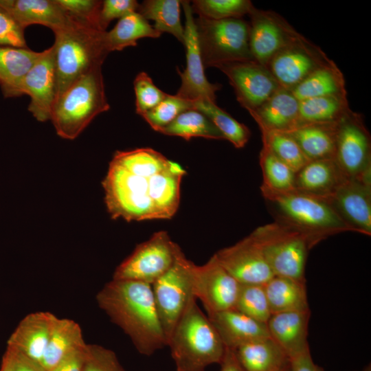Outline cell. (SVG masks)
I'll use <instances>...</instances> for the list:
<instances>
[{"instance_id": "1", "label": "cell", "mask_w": 371, "mask_h": 371, "mask_svg": "<svg viewBox=\"0 0 371 371\" xmlns=\"http://www.w3.org/2000/svg\"><path fill=\"white\" fill-rule=\"evenodd\" d=\"M186 170L150 148L117 151L102 182L113 218L168 219L180 203Z\"/></svg>"}, {"instance_id": "2", "label": "cell", "mask_w": 371, "mask_h": 371, "mask_svg": "<svg viewBox=\"0 0 371 371\" xmlns=\"http://www.w3.org/2000/svg\"><path fill=\"white\" fill-rule=\"evenodd\" d=\"M96 300L139 353L150 356L167 346L151 284L113 279L98 293Z\"/></svg>"}, {"instance_id": "3", "label": "cell", "mask_w": 371, "mask_h": 371, "mask_svg": "<svg viewBox=\"0 0 371 371\" xmlns=\"http://www.w3.org/2000/svg\"><path fill=\"white\" fill-rule=\"evenodd\" d=\"M260 191L274 221L305 236L311 248L328 236L352 232L326 199L296 189L278 191L263 185Z\"/></svg>"}, {"instance_id": "4", "label": "cell", "mask_w": 371, "mask_h": 371, "mask_svg": "<svg viewBox=\"0 0 371 371\" xmlns=\"http://www.w3.org/2000/svg\"><path fill=\"white\" fill-rule=\"evenodd\" d=\"M177 371H205L221 362L225 352L219 335L193 297L168 341Z\"/></svg>"}, {"instance_id": "5", "label": "cell", "mask_w": 371, "mask_h": 371, "mask_svg": "<svg viewBox=\"0 0 371 371\" xmlns=\"http://www.w3.org/2000/svg\"><path fill=\"white\" fill-rule=\"evenodd\" d=\"M53 32L58 97L80 77L102 66L109 52L105 43L106 31L72 19Z\"/></svg>"}, {"instance_id": "6", "label": "cell", "mask_w": 371, "mask_h": 371, "mask_svg": "<svg viewBox=\"0 0 371 371\" xmlns=\"http://www.w3.org/2000/svg\"><path fill=\"white\" fill-rule=\"evenodd\" d=\"M109 109L102 66H98L74 81L57 97L50 120L58 135L74 139L97 115Z\"/></svg>"}, {"instance_id": "7", "label": "cell", "mask_w": 371, "mask_h": 371, "mask_svg": "<svg viewBox=\"0 0 371 371\" xmlns=\"http://www.w3.org/2000/svg\"><path fill=\"white\" fill-rule=\"evenodd\" d=\"M204 67L254 60L249 49V23L242 18L214 20L194 18Z\"/></svg>"}, {"instance_id": "8", "label": "cell", "mask_w": 371, "mask_h": 371, "mask_svg": "<svg viewBox=\"0 0 371 371\" xmlns=\"http://www.w3.org/2000/svg\"><path fill=\"white\" fill-rule=\"evenodd\" d=\"M275 276L305 280L308 251L306 237L276 222L255 229L250 234Z\"/></svg>"}, {"instance_id": "9", "label": "cell", "mask_w": 371, "mask_h": 371, "mask_svg": "<svg viewBox=\"0 0 371 371\" xmlns=\"http://www.w3.org/2000/svg\"><path fill=\"white\" fill-rule=\"evenodd\" d=\"M194 265L181 250L171 267L151 284L167 345L177 322L191 299L194 297L192 292Z\"/></svg>"}, {"instance_id": "10", "label": "cell", "mask_w": 371, "mask_h": 371, "mask_svg": "<svg viewBox=\"0 0 371 371\" xmlns=\"http://www.w3.org/2000/svg\"><path fill=\"white\" fill-rule=\"evenodd\" d=\"M181 251L166 232H157L135 247L116 268L113 279L152 284L171 267Z\"/></svg>"}, {"instance_id": "11", "label": "cell", "mask_w": 371, "mask_h": 371, "mask_svg": "<svg viewBox=\"0 0 371 371\" xmlns=\"http://www.w3.org/2000/svg\"><path fill=\"white\" fill-rule=\"evenodd\" d=\"M335 160L348 177L371 181L370 135L352 110L338 122Z\"/></svg>"}, {"instance_id": "12", "label": "cell", "mask_w": 371, "mask_h": 371, "mask_svg": "<svg viewBox=\"0 0 371 371\" xmlns=\"http://www.w3.org/2000/svg\"><path fill=\"white\" fill-rule=\"evenodd\" d=\"M216 68L226 75L237 101L249 113L258 109L281 87L269 69L254 60L226 63Z\"/></svg>"}, {"instance_id": "13", "label": "cell", "mask_w": 371, "mask_h": 371, "mask_svg": "<svg viewBox=\"0 0 371 371\" xmlns=\"http://www.w3.org/2000/svg\"><path fill=\"white\" fill-rule=\"evenodd\" d=\"M250 16L249 44L254 60L267 67L282 49L299 40V34L282 16L254 6Z\"/></svg>"}, {"instance_id": "14", "label": "cell", "mask_w": 371, "mask_h": 371, "mask_svg": "<svg viewBox=\"0 0 371 371\" xmlns=\"http://www.w3.org/2000/svg\"><path fill=\"white\" fill-rule=\"evenodd\" d=\"M239 287L240 284L214 255L203 265L194 264L192 292L202 302L207 316L234 309Z\"/></svg>"}, {"instance_id": "15", "label": "cell", "mask_w": 371, "mask_h": 371, "mask_svg": "<svg viewBox=\"0 0 371 371\" xmlns=\"http://www.w3.org/2000/svg\"><path fill=\"white\" fill-rule=\"evenodd\" d=\"M181 6L186 19L183 45L186 66L183 71L177 69L181 85L175 95L190 101L206 100L216 102V92L221 85L210 82L205 77L190 1H181Z\"/></svg>"}, {"instance_id": "16", "label": "cell", "mask_w": 371, "mask_h": 371, "mask_svg": "<svg viewBox=\"0 0 371 371\" xmlns=\"http://www.w3.org/2000/svg\"><path fill=\"white\" fill-rule=\"evenodd\" d=\"M333 60L304 36L276 54L267 67L281 87L291 90Z\"/></svg>"}, {"instance_id": "17", "label": "cell", "mask_w": 371, "mask_h": 371, "mask_svg": "<svg viewBox=\"0 0 371 371\" xmlns=\"http://www.w3.org/2000/svg\"><path fill=\"white\" fill-rule=\"evenodd\" d=\"M19 95L30 98L28 111L39 122L50 120L57 98V78L52 46L41 52L39 58L23 79Z\"/></svg>"}, {"instance_id": "18", "label": "cell", "mask_w": 371, "mask_h": 371, "mask_svg": "<svg viewBox=\"0 0 371 371\" xmlns=\"http://www.w3.org/2000/svg\"><path fill=\"white\" fill-rule=\"evenodd\" d=\"M214 256L240 284H265L275 276L250 235Z\"/></svg>"}, {"instance_id": "19", "label": "cell", "mask_w": 371, "mask_h": 371, "mask_svg": "<svg viewBox=\"0 0 371 371\" xmlns=\"http://www.w3.org/2000/svg\"><path fill=\"white\" fill-rule=\"evenodd\" d=\"M327 200L352 232L371 235V181L348 178Z\"/></svg>"}, {"instance_id": "20", "label": "cell", "mask_w": 371, "mask_h": 371, "mask_svg": "<svg viewBox=\"0 0 371 371\" xmlns=\"http://www.w3.org/2000/svg\"><path fill=\"white\" fill-rule=\"evenodd\" d=\"M310 310L271 314L267 322L270 337L289 359L309 350L308 342Z\"/></svg>"}, {"instance_id": "21", "label": "cell", "mask_w": 371, "mask_h": 371, "mask_svg": "<svg viewBox=\"0 0 371 371\" xmlns=\"http://www.w3.org/2000/svg\"><path fill=\"white\" fill-rule=\"evenodd\" d=\"M56 318L50 312L27 315L8 338L7 346L41 363Z\"/></svg>"}, {"instance_id": "22", "label": "cell", "mask_w": 371, "mask_h": 371, "mask_svg": "<svg viewBox=\"0 0 371 371\" xmlns=\"http://www.w3.org/2000/svg\"><path fill=\"white\" fill-rule=\"evenodd\" d=\"M227 348L270 337L267 324L255 320L236 309L207 316Z\"/></svg>"}, {"instance_id": "23", "label": "cell", "mask_w": 371, "mask_h": 371, "mask_svg": "<svg viewBox=\"0 0 371 371\" xmlns=\"http://www.w3.org/2000/svg\"><path fill=\"white\" fill-rule=\"evenodd\" d=\"M0 5L23 29L37 24L54 32L71 21L56 0H0Z\"/></svg>"}, {"instance_id": "24", "label": "cell", "mask_w": 371, "mask_h": 371, "mask_svg": "<svg viewBox=\"0 0 371 371\" xmlns=\"http://www.w3.org/2000/svg\"><path fill=\"white\" fill-rule=\"evenodd\" d=\"M299 104L300 101L290 90L280 87L249 114L260 129L287 132L299 124Z\"/></svg>"}, {"instance_id": "25", "label": "cell", "mask_w": 371, "mask_h": 371, "mask_svg": "<svg viewBox=\"0 0 371 371\" xmlns=\"http://www.w3.org/2000/svg\"><path fill=\"white\" fill-rule=\"evenodd\" d=\"M348 178L335 159L311 160L296 172L295 189L327 199Z\"/></svg>"}, {"instance_id": "26", "label": "cell", "mask_w": 371, "mask_h": 371, "mask_svg": "<svg viewBox=\"0 0 371 371\" xmlns=\"http://www.w3.org/2000/svg\"><path fill=\"white\" fill-rule=\"evenodd\" d=\"M337 124H304L284 133L296 142L310 161L335 159Z\"/></svg>"}, {"instance_id": "27", "label": "cell", "mask_w": 371, "mask_h": 371, "mask_svg": "<svg viewBox=\"0 0 371 371\" xmlns=\"http://www.w3.org/2000/svg\"><path fill=\"white\" fill-rule=\"evenodd\" d=\"M41 53L28 47L0 45V87L4 97L20 96V85Z\"/></svg>"}, {"instance_id": "28", "label": "cell", "mask_w": 371, "mask_h": 371, "mask_svg": "<svg viewBox=\"0 0 371 371\" xmlns=\"http://www.w3.org/2000/svg\"><path fill=\"white\" fill-rule=\"evenodd\" d=\"M234 351L246 371H282L289 366V358L271 337L245 344Z\"/></svg>"}, {"instance_id": "29", "label": "cell", "mask_w": 371, "mask_h": 371, "mask_svg": "<svg viewBox=\"0 0 371 371\" xmlns=\"http://www.w3.org/2000/svg\"><path fill=\"white\" fill-rule=\"evenodd\" d=\"M264 286L271 314L310 310L306 281L274 276Z\"/></svg>"}, {"instance_id": "30", "label": "cell", "mask_w": 371, "mask_h": 371, "mask_svg": "<svg viewBox=\"0 0 371 371\" xmlns=\"http://www.w3.org/2000/svg\"><path fill=\"white\" fill-rule=\"evenodd\" d=\"M85 344L77 322L56 317L41 363L49 371L71 352Z\"/></svg>"}, {"instance_id": "31", "label": "cell", "mask_w": 371, "mask_h": 371, "mask_svg": "<svg viewBox=\"0 0 371 371\" xmlns=\"http://www.w3.org/2000/svg\"><path fill=\"white\" fill-rule=\"evenodd\" d=\"M290 91L299 101L322 96L347 95L344 76L333 61L316 69Z\"/></svg>"}, {"instance_id": "32", "label": "cell", "mask_w": 371, "mask_h": 371, "mask_svg": "<svg viewBox=\"0 0 371 371\" xmlns=\"http://www.w3.org/2000/svg\"><path fill=\"white\" fill-rule=\"evenodd\" d=\"M161 35L139 12H132L120 19L111 30L106 31L105 43L110 53L137 46L140 38H156Z\"/></svg>"}, {"instance_id": "33", "label": "cell", "mask_w": 371, "mask_h": 371, "mask_svg": "<svg viewBox=\"0 0 371 371\" xmlns=\"http://www.w3.org/2000/svg\"><path fill=\"white\" fill-rule=\"evenodd\" d=\"M179 0H146L139 4L137 12L146 20H153V27L161 34L166 32L183 44L184 27L181 22Z\"/></svg>"}, {"instance_id": "34", "label": "cell", "mask_w": 371, "mask_h": 371, "mask_svg": "<svg viewBox=\"0 0 371 371\" xmlns=\"http://www.w3.org/2000/svg\"><path fill=\"white\" fill-rule=\"evenodd\" d=\"M350 110L347 95L322 96L301 100L298 125L335 123Z\"/></svg>"}, {"instance_id": "35", "label": "cell", "mask_w": 371, "mask_h": 371, "mask_svg": "<svg viewBox=\"0 0 371 371\" xmlns=\"http://www.w3.org/2000/svg\"><path fill=\"white\" fill-rule=\"evenodd\" d=\"M159 133L170 136H178L186 140L193 137L225 139L223 134L209 117L196 109L183 112Z\"/></svg>"}, {"instance_id": "36", "label": "cell", "mask_w": 371, "mask_h": 371, "mask_svg": "<svg viewBox=\"0 0 371 371\" xmlns=\"http://www.w3.org/2000/svg\"><path fill=\"white\" fill-rule=\"evenodd\" d=\"M194 109L208 117L225 139L231 142L235 148H241L248 142L251 136L249 128L218 107L216 102L206 100H196L194 101Z\"/></svg>"}, {"instance_id": "37", "label": "cell", "mask_w": 371, "mask_h": 371, "mask_svg": "<svg viewBox=\"0 0 371 371\" xmlns=\"http://www.w3.org/2000/svg\"><path fill=\"white\" fill-rule=\"evenodd\" d=\"M260 130L262 145L266 146L295 173L310 161L296 142L286 133L263 128Z\"/></svg>"}, {"instance_id": "38", "label": "cell", "mask_w": 371, "mask_h": 371, "mask_svg": "<svg viewBox=\"0 0 371 371\" xmlns=\"http://www.w3.org/2000/svg\"><path fill=\"white\" fill-rule=\"evenodd\" d=\"M262 172V185L278 191L295 189V172L262 145L259 155Z\"/></svg>"}, {"instance_id": "39", "label": "cell", "mask_w": 371, "mask_h": 371, "mask_svg": "<svg viewBox=\"0 0 371 371\" xmlns=\"http://www.w3.org/2000/svg\"><path fill=\"white\" fill-rule=\"evenodd\" d=\"M234 309L267 324L271 315L264 284H240Z\"/></svg>"}, {"instance_id": "40", "label": "cell", "mask_w": 371, "mask_h": 371, "mask_svg": "<svg viewBox=\"0 0 371 371\" xmlns=\"http://www.w3.org/2000/svg\"><path fill=\"white\" fill-rule=\"evenodd\" d=\"M190 3L193 13L214 20L242 18L254 6L249 0H194Z\"/></svg>"}, {"instance_id": "41", "label": "cell", "mask_w": 371, "mask_h": 371, "mask_svg": "<svg viewBox=\"0 0 371 371\" xmlns=\"http://www.w3.org/2000/svg\"><path fill=\"white\" fill-rule=\"evenodd\" d=\"M194 109V101L168 94L155 107L141 116L151 128L159 132L183 112Z\"/></svg>"}, {"instance_id": "42", "label": "cell", "mask_w": 371, "mask_h": 371, "mask_svg": "<svg viewBox=\"0 0 371 371\" xmlns=\"http://www.w3.org/2000/svg\"><path fill=\"white\" fill-rule=\"evenodd\" d=\"M133 85L135 111L139 115L155 107L167 95L154 84L151 78L144 71L136 76Z\"/></svg>"}, {"instance_id": "43", "label": "cell", "mask_w": 371, "mask_h": 371, "mask_svg": "<svg viewBox=\"0 0 371 371\" xmlns=\"http://www.w3.org/2000/svg\"><path fill=\"white\" fill-rule=\"evenodd\" d=\"M56 1L71 19L102 30L99 24V15L102 1L56 0Z\"/></svg>"}, {"instance_id": "44", "label": "cell", "mask_w": 371, "mask_h": 371, "mask_svg": "<svg viewBox=\"0 0 371 371\" xmlns=\"http://www.w3.org/2000/svg\"><path fill=\"white\" fill-rule=\"evenodd\" d=\"M82 371H125L115 353L98 344H87Z\"/></svg>"}, {"instance_id": "45", "label": "cell", "mask_w": 371, "mask_h": 371, "mask_svg": "<svg viewBox=\"0 0 371 371\" xmlns=\"http://www.w3.org/2000/svg\"><path fill=\"white\" fill-rule=\"evenodd\" d=\"M23 29L0 5V45L27 47Z\"/></svg>"}, {"instance_id": "46", "label": "cell", "mask_w": 371, "mask_h": 371, "mask_svg": "<svg viewBox=\"0 0 371 371\" xmlns=\"http://www.w3.org/2000/svg\"><path fill=\"white\" fill-rule=\"evenodd\" d=\"M139 4L135 0L102 1L99 15L100 28L106 31V27L113 20L120 19L130 12H137Z\"/></svg>"}, {"instance_id": "47", "label": "cell", "mask_w": 371, "mask_h": 371, "mask_svg": "<svg viewBox=\"0 0 371 371\" xmlns=\"http://www.w3.org/2000/svg\"><path fill=\"white\" fill-rule=\"evenodd\" d=\"M0 371H47L42 364L7 346L3 356Z\"/></svg>"}, {"instance_id": "48", "label": "cell", "mask_w": 371, "mask_h": 371, "mask_svg": "<svg viewBox=\"0 0 371 371\" xmlns=\"http://www.w3.org/2000/svg\"><path fill=\"white\" fill-rule=\"evenodd\" d=\"M86 346L71 352L49 371H82Z\"/></svg>"}, {"instance_id": "49", "label": "cell", "mask_w": 371, "mask_h": 371, "mask_svg": "<svg viewBox=\"0 0 371 371\" xmlns=\"http://www.w3.org/2000/svg\"><path fill=\"white\" fill-rule=\"evenodd\" d=\"M290 371H325L313 360L310 350L289 360Z\"/></svg>"}, {"instance_id": "50", "label": "cell", "mask_w": 371, "mask_h": 371, "mask_svg": "<svg viewBox=\"0 0 371 371\" xmlns=\"http://www.w3.org/2000/svg\"><path fill=\"white\" fill-rule=\"evenodd\" d=\"M220 365L221 371H246L238 361L234 350L227 348Z\"/></svg>"}, {"instance_id": "51", "label": "cell", "mask_w": 371, "mask_h": 371, "mask_svg": "<svg viewBox=\"0 0 371 371\" xmlns=\"http://www.w3.org/2000/svg\"><path fill=\"white\" fill-rule=\"evenodd\" d=\"M363 371H371L370 366H367Z\"/></svg>"}, {"instance_id": "52", "label": "cell", "mask_w": 371, "mask_h": 371, "mask_svg": "<svg viewBox=\"0 0 371 371\" xmlns=\"http://www.w3.org/2000/svg\"><path fill=\"white\" fill-rule=\"evenodd\" d=\"M282 371H290L289 366L286 367L285 369H284Z\"/></svg>"}]
</instances>
